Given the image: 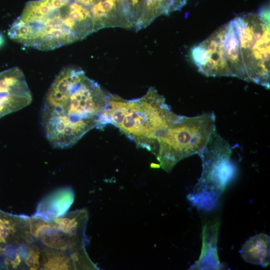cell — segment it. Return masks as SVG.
<instances>
[{
	"instance_id": "obj_1",
	"label": "cell",
	"mask_w": 270,
	"mask_h": 270,
	"mask_svg": "<svg viewBox=\"0 0 270 270\" xmlns=\"http://www.w3.org/2000/svg\"><path fill=\"white\" fill-rule=\"evenodd\" d=\"M108 94L82 70H60L46 93L42 110V126L52 146L70 147L98 127Z\"/></svg>"
},
{
	"instance_id": "obj_2",
	"label": "cell",
	"mask_w": 270,
	"mask_h": 270,
	"mask_svg": "<svg viewBox=\"0 0 270 270\" xmlns=\"http://www.w3.org/2000/svg\"><path fill=\"white\" fill-rule=\"evenodd\" d=\"M94 32L90 12L72 0L30 1L10 28L16 42L42 50L69 44Z\"/></svg>"
},
{
	"instance_id": "obj_3",
	"label": "cell",
	"mask_w": 270,
	"mask_h": 270,
	"mask_svg": "<svg viewBox=\"0 0 270 270\" xmlns=\"http://www.w3.org/2000/svg\"><path fill=\"white\" fill-rule=\"evenodd\" d=\"M34 244L40 250L44 270H97L85 249L86 209L52 218L28 216Z\"/></svg>"
},
{
	"instance_id": "obj_4",
	"label": "cell",
	"mask_w": 270,
	"mask_h": 270,
	"mask_svg": "<svg viewBox=\"0 0 270 270\" xmlns=\"http://www.w3.org/2000/svg\"><path fill=\"white\" fill-rule=\"evenodd\" d=\"M179 116L152 87L143 96L132 100L109 94L100 116L99 126L112 124L138 147L151 151L156 137Z\"/></svg>"
},
{
	"instance_id": "obj_5",
	"label": "cell",
	"mask_w": 270,
	"mask_h": 270,
	"mask_svg": "<svg viewBox=\"0 0 270 270\" xmlns=\"http://www.w3.org/2000/svg\"><path fill=\"white\" fill-rule=\"evenodd\" d=\"M213 112L192 117L179 116L156 138L152 152L161 167L170 172L180 160L198 154L214 128Z\"/></svg>"
},
{
	"instance_id": "obj_6",
	"label": "cell",
	"mask_w": 270,
	"mask_h": 270,
	"mask_svg": "<svg viewBox=\"0 0 270 270\" xmlns=\"http://www.w3.org/2000/svg\"><path fill=\"white\" fill-rule=\"evenodd\" d=\"M232 150L228 142L216 132V128L198 154L202 160V172L188 198L196 208L210 210L215 208L226 188L236 174L230 158Z\"/></svg>"
},
{
	"instance_id": "obj_7",
	"label": "cell",
	"mask_w": 270,
	"mask_h": 270,
	"mask_svg": "<svg viewBox=\"0 0 270 270\" xmlns=\"http://www.w3.org/2000/svg\"><path fill=\"white\" fill-rule=\"evenodd\" d=\"M236 32L246 81L270 88V10L231 20Z\"/></svg>"
},
{
	"instance_id": "obj_8",
	"label": "cell",
	"mask_w": 270,
	"mask_h": 270,
	"mask_svg": "<svg viewBox=\"0 0 270 270\" xmlns=\"http://www.w3.org/2000/svg\"><path fill=\"white\" fill-rule=\"evenodd\" d=\"M28 216H14L0 210V258L2 266L21 268L32 244Z\"/></svg>"
},
{
	"instance_id": "obj_9",
	"label": "cell",
	"mask_w": 270,
	"mask_h": 270,
	"mask_svg": "<svg viewBox=\"0 0 270 270\" xmlns=\"http://www.w3.org/2000/svg\"><path fill=\"white\" fill-rule=\"evenodd\" d=\"M198 71L208 76H231L222 26L190 50Z\"/></svg>"
},
{
	"instance_id": "obj_10",
	"label": "cell",
	"mask_w": 270,
	"mask_h": 270,
	"mask_svg": "<svg viewBox=\"0 0 270 270\" xmlns=\"http://www.w3.org/2000/svg\"><path fill=\"white\" fill-rule=\"evenodd\" d=\"M32 95L18 67L0 72V118L29 105Z\"/></svg>"
},
{
	"instance_id": "obj_11",
	"label": "cell",
	"mask_w": 270,
	"mask_h": 270,
	"mask_svg": "<svg viewBox=\"0 0 270 270\" xmlns=\"http://www.w3.org/2000/svg\"><path fill=\"white\" fill-rule=\"evenodd\" d=\"M220 222L206 223L202 228V247L199 258L190 270H220L223 268L218 258L217 241Z\"/></svg>"
},
{
	"instance_id": "obj_12",
	"label": "cell",
	"mask_w": 270,
	"mask_h": 270,
	"mask_svg": "<svg viewBox=\"0 0 270 270\" xmlns=\"http://www.w3.org/2000/svg\"><path fill=\"white\" fill-rule=\"evenodd\" d=\"M74 200V193L71 188L61 189L43 200L34 215L47 219L58 217L66 214Z\"/></svg>"
},
{
	"instance_id": "obj_13",
	"label": "cell",
	"mask_w": 270,
	"mask_h": 270,
	"mask_svg": "<svg viewBox=\"0 0 270 270\" xmlns=\"http://www.w3.org/2000/svg\"><path fill=\"white\" fill-rule=\"evenodd\" d=\"M270 238L264 233L250 238L242 246L240 253L246 262L263 267L270 264Z\"/></svg>"
},
{
	"instance_id": "obj_14",
	"label": "cell",
	"mask_w": 270,
	"mask_h": 270,
	"mask_svg": "<svg viewBox=\"0 0 270 270\" xmlns=\"http://www.w3.org/2000/svg\"><path fill=\"white\" fill-rule=\"evenodd\" d=\"M4 42V40L2 36L0 34V46L2 45Z\"/></svg>"
}]
</instances>
